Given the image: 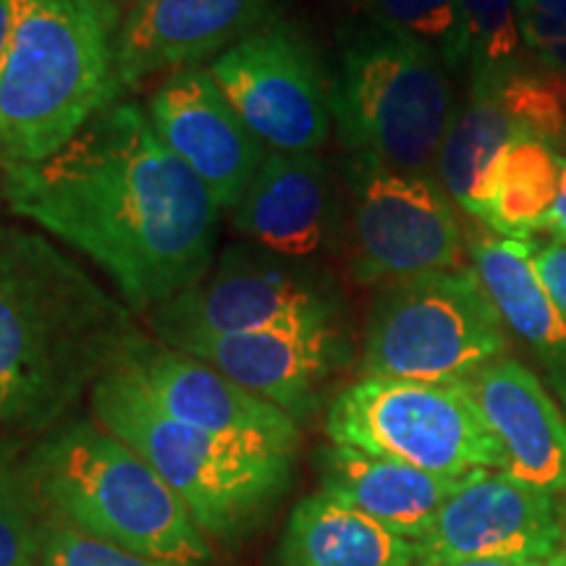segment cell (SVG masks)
I'll use <instances>...</instances> for the list:
<instances>
[{
    "label": "cell",
    "instance_id": "30bf717a",
    "mask_svg": "<svg viewBox=\"0 0 566 566\" xmlns=\"http://www.w3.org/2000/svg\"><path fill=\"white\" fill-rule=\"evenodd\" d=\"M344 237L349 273L365 286L457 271L464 237L457 205L436 174H407L365 155L344 158Z\"/></svg>",
    "mask_w": 566,
    "mask_h": 566
},
{
    "label": "cell",
    "instance_id": "7402d4cb",
    "mask_svg": "<svg viewBox=\"0 0 566 566\" xmlns=\"http://www.w3.org/2000/svg\"><path fill=\"white\" fill-rule=\"evenodd\" d=\"M501 90H470L436 158V176L457 208L480 221L501 155L527 134L501 103Z\"/></svg>",
    "mask_w": 566,
    "mask_h": 566
},
{
    "label": "cell",
    "instance_id": "d6986e66",
    "mask_svg": "<svg viewBox=\"0 0 566 566\" xmlns=\"http://www.w3.org/2000/svg\"><path fill=\"white\" fill-rule=\"evenodd\" d=\"M315 467L323 493L412 543L433 525L449 495L464 483V478L430 475L412 464L336 443L317 451Z\"/></svg>",
    "mask_w": 566,
    "mask_h": 566
},
{
    "label": "cell",
    "instance_id": "8992f818",
    "mask_svg": "<svg viewBox=\"0 0 566 566\" xmlns=\"http://www.w3.org/2000/svg\"><path fill=\"white\" fill-rule=\"evenodd\" d=\"M90 405L97 424L166 480L210 541L242 533L292 478L294 457L174 420L118 365L92 386Z\"/></svg>",
    "mask_w": 566,
    "mask_h": 566
},
{
    "label": "cell",
    "instance_id": "ac0fdd59",
    "mask_svg": "<svg viewBox=\"0 0 566 566\" xmlns=\"http://www.w3.org/2000/svg\"><path fill=\"white\" fill-rule=\"evenodd\" d=\"M464 384L501 446V472L551 495L566 493V412L541 378L501 357Z\"/></svg>",
    "mask_w": 566,
    "mask_h": 566
},
{
    "label": "cell",
    "instance_id": "4dcf8cb0",
    "mask_svg": "<svg viewBox=\"0 0 566 566\" xmlns=\"http://www.w3.org/2000/svg\"><path fill=\"white\" fill-rule=\"evenodd\" d=\"M139 3L142 0H90V6L97 11V17L103 19V24L108 27L111 34H116L126 13H129L134 6H139Z\"/></svg>",
    "mask_w": 566,
    "mask_h": 566
},
{
    "label": "cell",
    "instance_id": "6da1fadb",
    "mask_svg": "<svg viewBox=\"0 0 566 566\" xmlns=\"http://www.w3.org/2000/svg\"><path fill=\"white\" fill-rule=\"evenodd\" d=\"M0 200L87 258L132 313L187 292L218 254L221 208L134 101L108 105L51 158L0 171Z\"/></svg>",
    "mask_w": 566,
    "mask_h": 566
},
{
    "label": "cell",
    "instance_id": "8fae6325",
    "mask_svg": "<svg viewBox=\"0 0 566 566\" xmlns=\"http://www.w3.org/2000/svg\"><path fill=\"white\" fill-rule=\"evenodd\" d=\"M208 71L268 150L317 153L334 129L331 71L294 21H265Z\"/></svg>",
    "mask_w": 566,
    "mask_h": 566
},
{
    "label": "cell",
    "instance_id": "ffe728a7",
    "mask_svg": "<svg viewBox=\"0 0 566 566\" xmlns=\"http://www.w3.org/2000/svg\"><path fill=\"white\" fill-rule=\"evenodd\" d=\"M533 244L499 233L472 237V271L499 310L509 334H514L566 412V317L551 300L533 263Z\"/></svg>",
    "mask_w": 566,
    "mask_h": 566
},
{
    "label": "cell",
    "instance_id": "836d02e7",
    "mask_svg": "<svg viewBox=\"0 0 566 566\" xmlns=\"http://www.w3.org/2000/svg\"><path fill=\"white\" fill-rule=\"evenodd\" d=\"M548 558H464L438 566H546Z\"/></svg>",
    "mask_w": 566,
    "mask_h": 566
},
{
    "label": "cell",
    "instance_id": "4316f807",
    "mask_svg": "<svg viewBox=\"0 0 566 566\" xmlns=\"http://www.w3.org/2000/svg\"><path fill=\"white\" fill-rule=\"evenodd\" d=\"M499 95L522 129L566 150V74L522 69L501 84Z\"/></svg>",
    "mask_w": 566,
    "mask_h": 566
},
{
    "label": "cell",
    "instance_id": "83f0119b",
    "mask_svg": "<svg viewBox=\"0 0 566 566\" xmlns=\"http://www.w3.org/2000/svg\"><path fill=\"white\" fill-rule=\"evenodd\" d=\"M34 566H171L116 548L111 543L76 533L59 522H48L42 530L40 554Z\"/></svg>",
    "mask_w": 566,
    "mask_h": 566
},
{
    "label": "cell",
    "instance_id": "52a82bcc",
    "mask_svg": "<svg viewBox=\"0 0 566 566\" xmlns=\"http://www.w3.org/2000/svg\"><path fill=\"white\" fill-rule=\"evenodd\" d=\"M509 331L472 268L380 286L365 325L363 378L457 384L506 357Z\"/></svg>",
    "mask_w": 566,
    "mask_h": 566
},
{
    "label": "cell",
    "instance_id": "9a60e30c",
    "mask_svg": "<svg viewBox=\"0 0 566 566\" xmlns=\"http://www.w3.org/2000/svg\"><path fill=\"white\" fill-rule=\"evenodd\" d=\"M273 17L275 0H142L113 34L118 90L208 66Z\"/></svg>",
    "mask_w": 566,
    "mask_h": 566
},
{
    "label": "cell",
    "instance_id": "5bb4252c",
    "mask_svg": "<svg viewBox=\"0 0 566 566\" xmlns=\"http://www.w3.org/2000/svg\"><path fill=\"white\" fill-rule=\"evenodd\" d=\"M145 111L163 145L202 181L218 208L231 210L265 160L268 147L242 122L208 66L166 76Z\"/></svg>",
    "mask_w": 566,
    "mask_h": 566
},
{
    "label": "cell",
    "instance_id": "603a6c76",
    "mask_svg": "<svg viewBox=\"0 0 566 566\" xmlns=\"http://www.w3.org/2000/svg\"><path fill=\"white\" fill-rule=\"evenodd\" d=\"M558 181L562 153L533 134H520L495 166L480 223L499 237L533 242L535 233L548 231Z\"/></svg>",
    "mask_w": 566,
    "mask_h": 566
},
{
    "label": "cell",
    "instance_id": "2e32d148",
    "mask_svg": "<svg viewBox=\"0 0 566 566\" xmlns=\"http://www.w3.org/2000/svg\"><path fill=\"white\" fill-rule=\"evenodd\" d=\"M231 223L250 244L317 263L344 239V202L334 168L321 153L268 150L231 208Z\"/></svg>",
    "mask_w": 566,
    "mask_h": 566
},
{
    "label": "cell",
    "instance_id": "d6a6232c",
    "mask_svg": "<svg viewBox=\"0 0 566 566\" xmlns=\"http://www.w3.org/2000/svg\"><path fill=\"white\" fill-rule=\"evenodd\" d=\"M13 21H17V0H0V66H3L6 53H9Z\"/></svg>",
    "mask_w": 566,
    "mask_h": 566
},
{
    "label": "cell",
    "instance_id": "f1b7e54d",
    "mask_svg": "<svg viewBox=\"0 0 566 566\" xmlns=\"http://www.w3.org/2000/svg\"><path fill=\"white\" fill-rule=\"evenodd\" d=\"M525 51L543 71L566 74V0H514Z\"/></svg>",
    "mask_w": 566,
    "mask_h": 566
},
{
    "label": "cell",
    "instance_id": "f546056e",
    "mask_svg": "<svg viewBox=\"0 0 566 566\" xmlns=\"http://www.w3.org/2000/svg\"><path fill=\"white\" fill-rule=\"evenodd\" d=\"M533 263L558 313L566 317V242L554 239L548 244H533Z\"/></svg>",
    "mask_w": 566,
    "mask_h": 566
},
{
    "label": "cell",
    "instance_id": "5b68a950",
    "mask_svg": "<svg viewBox=\"0 0 566 566\" xmlns=\"http://www.w3.org/2000/svg\"><path fill=\"white\" fill-rule=\"evenodd\" d=\"M449 71L428 48L354 19L336 34L331 108L346 155L407 174H436L457 113Z\"/></svg>",
    "mask_w": 566,
    "mask_h": 566
},
{
    "label": "cell",
    "instance_id": "44dd1931",
    "mask_svg": "<svg viewBox=\"0 0 566 566\" xmlns=\"http://www.w3.org/2000/svg\"><path fill=\"white\" fill-rule=\"evenodd\" d=\"M283 566H415V543L317 491L289 516Z\"/></svg>",
    "mask_w": 566,
    "mask_h": 566
},
{
    "label": "cell",
    "instance_id": "7a4b0ae2",
    "mask_svg": "<svg viewBox=\"0 0 566 566\" xmlns=\"http://www.w3.org/2000/svg\"><path fill=\"white\" fill-rule=\"evenodd\" d=\"M134 336L122 296L0 200V433L51 430Z\"/></svg>",
    "mask_w": 566,
    "mask_h": 566
},
{
    "label": "cell",
    "instance_id": "277c9868",
    "mask_svg": "<svg viewBox=\"0 0 566 566\" xmlns=\"http://www.w3.org/2000/svg\"><path fill=\"white\" fill-rule=\"evenodd\" d=\"M116 101L113 34L90 0H17L0 66V171L51 158Z\"/></svg>",
    "mask_w": 566,
    "mask_h": 566
},
{
    "label": "cell",
    "instance_id": "9c48e42d",
    "mask_svg": "<svg viewBox=\"0 0 566 566\" xmlns=\"http://www.w3.org/2000/svg\"><path fill=\"white\" fill-rule=\"evenodd\" d=\"M145 317L155 342L184 349L212 336L334 325L342 321V294L321 263L239 242L223 247L195 286Z\"/></svg>",
    "mask_w": 566,
    "mask_h": 566
},
{
    "label": "cell",
    "instance_id": "cb8c5ba5",
    "mask_svg": "<svg viewBox=\"0 0 566 566\" xmlns=\"http://www.w3.org/2000/svg\"><path fill=\"white\" fill-rule=\"evenodd\" d=\"M467 45L470 90H501L522 71L525 42L514 0H457Z\"/></svg>",
    "mask_w": 566,
    "mask_h": 566
},
{
    "label": "cell",
    "instance_id": "484cf974",
    "mask_svg": "<svg viewBox=\"0 0 566 566\" xmlns=\"http://www.w3.org/2000/svg\"><path fill=\"white\" fill-rule=\"evenodd\" d=\"M38 495L27 475V459L0 433V566H34L45 530Z\"/></svg>",
    "mask_w": 566,
    "mask_h": 566
},
{
    "label": "cell",
    "instance_id": "e0dca14e",
    "mask_svg": "<svg viewBox=\"0 0 566 566\" xmlns=\"http://www.w3.org/2000/svg\"><path fill=\"white\" fill-rule=\"evenodd\" d=\"M300 424L317 412L321 388L349 357L342 325L212 336L184 349Z\"/></svg>",
    "mask_w": 566,
    "mask_h": 566
},
{
    "label": "cell",
    "instance_id": "4fadbf2b",
    "mask_svg": "<svg viewBox=\"0 0 566 566\" xmlns=\"http://www.w3.org/2000/svg\"><path fill=\"white\" fill-rule=\"evenodd\" d=\"M145 394L174 420L244 446L294 457L300 424L192 354L137 334L118 357Z\"/></svg>",
    "mask_w": 566,
    "mask_h": 566
},
{
    "label": "cell",
    "instance_id": "1f68e13d",
    "mask_svg": "<svg viewBox=\"0 0 566 566\" xmlns=\"http://www.w3.org/2000/svg\"><path fill=\"white\" fill-rule=\"evenodd\" d=\"M548 231L554 233V239L566 242V155L564 153H562V181H558V197H556L554 212H551Z\"/></svg>",
    "mask_w": 566,
    "mask_h": 566
},
{
    "label": "cell",
    "instance_id": "ba28073f",
    "mask_svg": "<svg viewBox=\"0 0 566 566\" xmlns=\"http://www.w3.org/2000/svg\"><path fill=\"white\" fill-rule=\"evenodd\" d=\"M325 436L441 478L504 470L501 446L464 380L359 378L328 407Z\"/></svg>",
    "mask_w": 566,
    "mask_h": 566
},
{
    "label": "cell",
    "instance_id": "7c38bea8",
    "mask_svg": "<svg viewBox=\"0 0 566 566\" xmlns=\"http://www.w3.org/2000/svg\"><path fill=\"white\" fill-rule=\"evenodd\" d=\"M564 541L556 495L501 470H478L449 495L415 541V566L464 558H551Z\"/></svg>",
    "mask_w": 566,
    "mask_h": 566
},
{
    "label": "cell",
    "instance_id": "d590c367",
    "mask_svg": "<svg viewBox=\"0 0 566 566\" xmlns=\"http://www.w3.org/2000/svg\"><path fill=\"white\" fill-rule=\"evenodd\" d=\"M564 543H566V509H564Z\"/></svg>",
    "mask_w": 566,
    "mask_h": 566
},
{
    "label": "cell",
    "instance_id": "d4e9b609",
    "mask_svg": "<svg viewBox=\"0 0 566 566\" xmlns=\"http://www.w3.org/2000/svg\"><path fill=\"white\" fill-rule=\"evenodd\" d=\"M363 17L428 48L449 74L467 69V45L457 0H357Z\"/></svg>",
    "mask_w": 566,
    "mask_h": 566
},
{
    "label": "cell",
    "instance_id": "e575fe53",
    "mask_svg": "<svg viewBox=\"0 0 566 566\" xmlns=\"http://www.w3.org/2000/svg\"><path fill=\"white\" fill-rule=\"evenodd\" d=\"M546 566H566V548L564 551H556V554L548 558Z\"/></svg>",
    "mask_w": 566,
    "mask_h": 566
},
{
    "label": "cell",
    "instance_id": "3957f363",
    "mask_svg": "<svg viewBox=\"0 0 566 566\" xmlns=\"http://www.w3.org/2000/svg\"><path fill=\"white\" fill-rule=\"evenodd\" d=\"M24 459L45 522L171 566L210 562V537L187 504L101 424H63Z\"/></svg>",
    "mask_w": 566,
    "mask_h": 566
}]
</instances>
